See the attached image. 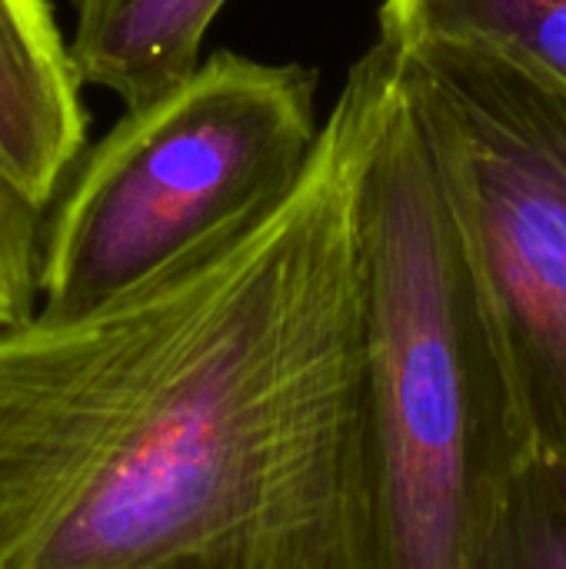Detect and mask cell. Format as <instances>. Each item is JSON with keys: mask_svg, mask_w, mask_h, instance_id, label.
I'll use <instances>...</instances> for the list:
<instances>
[{"mask_svg": "<svg viewBox=\"0 0 566 569\" xmlns=\"http://www.w3.org/2000/svg\"><path fill=\"white\" fill-rule=\"evenodd\" d=\"M87 133L83 87L50 0H0V177L47 210Z\"/></svg>", "mask_w": 566, "mask_h": 569, "instance_id": "cell-5", "label": "cell"}, {"mask_svg": "<svg viewBox=\"0 0 566 569\" xmlns=\"http://www.w3.org/2000/svg\"><path fill=\"white\" fill-rule=\"evenodd\" d=\"M374 43L294 190L80 313L0 327V569H364Z\"/></svg>", "mask_w": 566, "mask_h": 569, "instance_id": "cell-1", "label": "cell"}, {"mask_svg": "<svg viewBox=\"0 0 566 569\" xmlns=\"http://www.w3.org/2000/svg\"><path fill=\"white\" fill-rule=\"evenodd\" d=\"M320 123L314 67L234 50L123 110L43 210L37 313L107 303L284 200Z\"/></svg>", "mask_w": 566, "mask_h": 569, "instance_id": "cell-3", "label": "cell"}, {"mask_svg": "<svg viewBox=\"0 0 566 569\" xmlns=\"http://www.w3.org/2000/svg\"><path fill=\"white\" fill-rule=\"evenodd\" d=\"M390 50L467 47L566 90V0H380Z\"/></svg>", "mask_w": 566, "mask_h": 569, "instance_id": "cell-7", "label": "cell"}, {"mask_svg": "<svg viewBox=\"0 0 566 569\" xmlns=\"http://www.w3.org/2000/svg\"><path fill=\"white\" fill-rule=\"evenodd\" d=\"M464 569H566V463L534 450L507 480Z\"/></svg>", "mask_w": 566, "mask_h": 569, "instance_id": "cell-8", "label": "cell"}, {"mask_svg": "<svg viewBox=\"0 0 566 569\" xmlns=\"http://www.w3.org/2000/svg\"><path fill=\"white\" fill-rule=\"evenodd\" d=\"M67 57L80 87L113 93L127 110L197 70L203 37L227 0H70Z\"/></svg>", "mask_w": 566, "mask_h": 569, "instance_id": "cell-6", "label": "cell"}, {"mask_svg": "<svg viewBox=\"0 0 566 569\" xmlns=\"http://www.w3.org/2000/svg\"><path fill=\"white\" fill-rule=\"evenodd\" d=\"M357 243L360 560L464 569L537 440L397 57L360 173Z\"/></svg>", "mask_w": 566, "mask_h": 569, "instance_id": "cell-2", "label": "cell"}, {"mask_svg": "<svg viewBox=\"0 0 566 569\" xmlns=\"http://www.w3.org/2000/svg\"><path fill=\"white\" fill-rule=\"evenodd\" d=\"M394 57L527 427L566 463V90L467 47Z\"/></svg>", "mask_w": 566, "mask_h": 569, "instance_id": "cell-4", "label": "cell"}, {"mask_svg": "<svg viewBox=\"0 0 566 569\" xmlns=\"http://www.w3.org/2000/svg\"><path fill=\"white\" fill-rule=\"evenodd\" d=\"M43 210L27 203L0 177V327L37 313Z\"/></svg>", "mask_w": 566, "mask_h": 569, "instance_id": "cell-9", "label": "cell"}]
</instances>
